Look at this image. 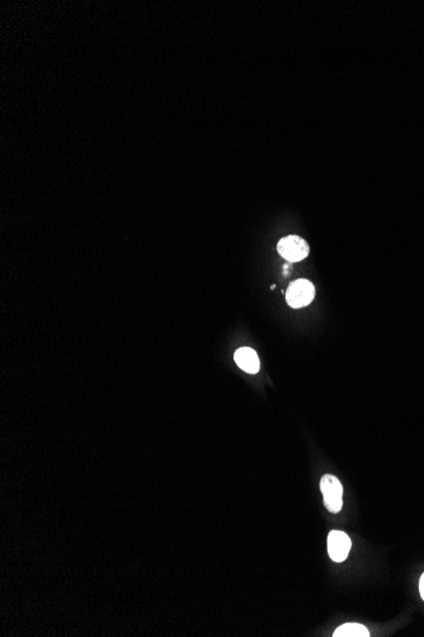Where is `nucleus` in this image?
Masks as SVG:
<instances>
[{
  "label": "nucleus",
  "instance_id": "nucleus-2",
  "mask_svg": "<svg viewBox=\"0 0 424 637\" xmlns=\"http://www.w3.org/2000/svg\"><path fill=\"white\" fill-rule=\"evenodd\" d=\"M315 297V288L313 283H310L306 279H299L294 283L290 284L288 293H286V300L288 305L292 308H302L309 305L313 299Z\"/></svg>",
  "mask_w": 424,
  "mask_h": 637
},
{
  "label": "nucleus",
  "instance_id": "nucleus-6",
  "mask_svg": "<svg viewBox=\"0 0 424 637\" xmlns=\"http://www.w3.org/2000/svg\"><path fill=\"white\" fill-rule=\"evenodd\" d=\"M334 637H368L370 632L360 623H345L339 626L333 634Z\"/></svg>",
  "mask_w": 424,
  "mask_h": 637
},
{
  "label": "nucleus",
  "instance_id": "nucleus-4",
  "mask_svg": "<svg viewBox=\"0 0 424 637\" xmlns=\"http://www.w3.org/2000/svg\"><path fill=\"white\" fill-rule=\"evenodd\" d=\"M352 547L351 538L345 532L331 530L328 536V553L334 562H343Z\"/></svg>",
  "mask_w": 424,
  "mask_h": 637
},
{
  "label": "nucleus",
  "instance_id": "nucleus-5",
  "mask_svg": "<svg viewBox=\"0 0 424 637\" xmlns=\"http://www.w3.org/2000/svg\"><path fill=\"white\" fill-rule=\"evenodd\" d=\"M234 360L237 364V367L246 373L256 374L258 373L260 368V362L257 353L251 348H237L234 355Z\"/></svg>",
  "mask_w": 424,
  "mask_h": 637
},
{
  "label": "nucleus",
  "instance_id": "nucleus-1",
  "mask_svg": "<svg viewBox=\"0 0 424 637\" xmlns=\"http://www.w3.org/2000/svg\"><path fill=\"white\" fill-rule=\"evenodd\" d=\"M320 490L323 493L325 507L331 513H339L343 507V486L338 478L333 475H324L320 481Z\"/></svg>",
  "mask_w": 424,
  "mask_h": 637
},
{
  "label": "nucleus",
  "instance_id": "nucleus-3",
  "mask_svg": "<svg viewBox=\"0 0 424 637\" xmlns=\"http://www.w3.org/2000/svg\"><path fill=\"white\" fill-rule=\"evenodd\" d=\"M277 250L278 254L290 262H299L306 259L310 251L306 240L297 236H288L281 239L277 245Z\"/></svg>",
  "mask_w": 424,
  "mask_h": 637
},
{
  "label": "nucleus",
  "instance_id": "nucleus-7",
  "mask_svg": "<svg viewBox=\"0 0 424 637\" xmlns=\"http://www.w3.org/2000/svg\"><path fill=\"white\" fill-rule=\"evenodd\" d=\"M419 592H421V597L423 598L424 601V574L421 576V581H419Z\"/></svg>",
  "mask_w": 424,
  "mask_h": 637
}]
</instances>
